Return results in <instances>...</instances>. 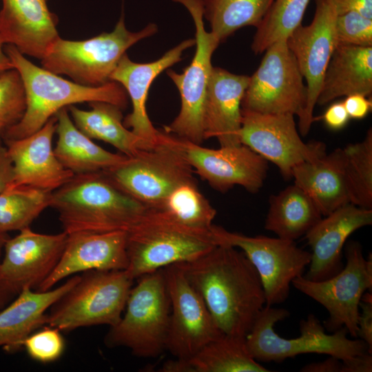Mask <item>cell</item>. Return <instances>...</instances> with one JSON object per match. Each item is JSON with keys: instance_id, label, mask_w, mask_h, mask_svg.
<instances>
[{"instance_id": "836d02e7", "label": "cell", "mask_w": 372, "mask_h": 372, "mask_svg": "<svg viewBox=\"0 0 372 372\" xmlns=\"http://www.w3.org/2000/svg\"><path fill=\"white\" fill-rule=\"evenodd\" d=\"M51 192L20 186L0 194V231L7 233L30 227L50 206Z\"/></svg>"}, {"instance_id": "4fadbf2b", "label": "cell", "mask_w": 372, "mask_h": 372, "mask_svg": "<svg viewBox=\"0 0 372 372\" xmlns=\"http://www.w3.org/2000/svg\"><path fill=\"white\" fill-rule=\"evenodd\" d=\"M265 52L259 67L249 76L242 110L299 117L306 105L307 89L287 40L273 43Z\"/></svg>"}, {"instance_id": "f35d334b", "label": "cell", "mask_w": 372, "mask_h": 372, "mask_svg": "<svg viewBox=\"0 0 372 372\" xmlns=\"http://www.w3.org/2000/svg\"><path fill=\"white\" fill-rule=\"evenodd\" d=\"M22 347L32 359L49 363L61 356L65 342L59 329L48 326L28 335L23 341Z\"/></svg>"}, {"instance_id": "30bf717a", "label": "cell", "mask_w": 372, "mask_h": 372, "mask_svg": "<svg viewBox=\"0 0 372 372\" xmlns=\"http://www.w3.org/2000/svg\"><path fill=\"white\" fill-rule=\"evenodd\" d=\"M346 264L335 276L321 281H313L303 276L291 285L301 293L322 304L329 318L323 322L331 332L344 327L348 333L357 338L360 302L363 294L372 289V257L363 255L358 241L349 240L344 246Z\"/></svg>"}, {"instance_id": "8d00e7d4", "label": "cell", "mask_w": 372, "mask_h": 372, "mask_svg": "<svg viewBox=\"0 0 372 372\" xmlns=\"http://www.w3.org/2000/svg\"><path fill=\"white\" fill-rule=\"evenodd\" d=\"M26 108L23 84L15 69L0 75V138L23 117Z\"/></svg>"}, {"instance_id": "e0dca14e", "label": "cell", "mask_w": 372, "mask_h": 372, "mask_svg": "<svg viewBox=\"0 0 372 372\" xmlns=\"http://www.w3.org/2000/svg\"><path fill=\"white\" fill-rule=\"evenodd\" d=\"M316 4L311 23L300 25L287 39L307 83V103L298 117V131L303 136L309 133L314 121V107L324 74L337 46L335 23L338 14L331 1L316 0Z\"/></svg>"}, {"instance_id": "9c48e42d", "label": "cell", "mask_w": 372, "mask_h": 372, "mask_svg": "<svg viewBox=\"0 0 372 372\" xmlns=\"http://www.w3.org/2000/svg\"><path fill=\"white\" fill-rule=\"evenodd\" d=\"M103 172L148 209L157 207L178 185L196 180L194 169L174 144L172 135L164 130H159L152 148L140 149Z\"/></svg>"}, {"instance_id": "bcb514c9", "label": "cell", "mask_w": 372, "mask_h": 372, "mask_svg": "<svg viewBox=\"0 0 372 372\" xmlns=\"http://www.w3.org/2000/svg\"><path fill=\"white\" fill-rule=\"evenodd\" d=\"M342 360L333 357L318 362H313L304 366L302 372H341Z\"/></svg>"}, {"instance_id": "f6af8a7d", "label": "cell", "mask_w": 372, "mask_h": 372, "mask_svg": "<svg viewBox=\"0 0 372 372\" xmlns=\"http://www.w3.org/2000/svg\"><path fill=\"white\" fill-rule=\"evenodd\" d=\"M371 353L366 352L342 360L341 372H371Z\"/></svg>"}, {"instance_id": "7c38bea8", "label": "cell", "mask_w": 372, "mask_h": 372, "mask_svg": "<svg viewBox=\"0 0 372 372\" xmlns=\"http://www.w3.org/2000/svg\"><path fill=\"white\" fill-rule=\"evenodd\" d=\"M217 245L240 248L256 269L265 291L266 305L284 302L291 282L303 276L311 262V252L298 247L295 241L278 237L249 236L213 225Z\"/></svg>"}, {"instance_id": "5b68a950", "label": "cell", "mask_w": 372, "mask_h": 372, "mask_svg": "<svg viewBox=\"0 0 372 372\" xmlns=\"http://www.w3.org/2000/svg\"><path fill=\"white\" fill-rule=\"evenodd\" d=\"M137 280L121 318L110 327L104 342L107 347L128 348L138 357L156 358L166 350L171 311L163 268Z\"/></svg>"}, {"instance_id": "681fc988", "label": "cell", "mask_w": 372, "mask_h": 372, "mask_svg": "<svg viewBox=\"0 0 372 372\" xmlns=\"http://www.w3.org/2000/svg\"><path fill=\"white\" fill-rule=\"evenodd\" d=\"M7 233L0 231V262H1V256L3 248L6 244V240L8 239Z\"/></svg>"}, {"instance_id": "7402d4cb", "label": "cell", "mask_w": 372, "mask_h": 372, "mask_svg": "<svg viewBox=\"0 0 372 372\" xmlns=\"http://www.w3.org/2000/svg\"><path fill=\"white\" fill-rule=\"evenodd\" d=\"M195 44V39L185 40L156 61L145 63L132 61L125 53L110 75V80L121 84L131 99L132 111L123 120L124 125L131 128L149 148L156 143L159 132L153 126L146 110L150 85L162 72L182 59L186 49Z\"/></svg>"}, {"instance_id": "c3c4849f", "label": "cell", "mask_w": 372, "mask_h": 372, "mask_svg": "<svg viewBox=\"0 0 372 372\" xmlns=\"http://www.w3.org/2000/svg\"><path fill=\"white\" fill-rule=\"evenodd\" d=\"M4 42L0 37V75L5 72L13 69L12 63L5 52Z\"/></svg>"}, {"instance_id": "e575fe53", "label": "cell", "mask_w": 372, "mask_h": 372, "mask_svg": "<svg viewBox=\"0 0 372 372\" xmlns=\"http://www.w3.org/2000/svg\"><path fill=\"white\" fill-rule=\"evenodd\" d=\"M344 176L351 203L372 209V130L364 138L342 148Z\"/></svg>"}, {"instance_id": "cb8c5ba5", "label": "cell", "mask_w": 372, "mask_h": 372, "mask_svg": "<svg viewBox=\"0 0 372 372\" xmlns=\"http://www.w3.org/2000/svg\"><path fill=\"white\" fill-rule=\"evenodd\" d=\"M249 76L212 68L205 104V139L216 138L220 147L241 145V104Z\"/></svg>"}, {"instance_id": "484cf974", "label": "cell", "mask_w": 372, "mask_h": 372, "mask_svg": "<svg viewBox=\"0 0 372 372\" xmlns=\"http://www.w3.org/2000/svg\"><path fill=\"white\" fill-rule=\"evenodd\" d=\"M291 178L312 199L322 216L351 203L342 148L297 165L292 169Z\"/></svg>"}, {"instance_id": "ffe728a7", "label": "cell", "mask_w": 372, "mask_h": 372, "mask_svg": "<svg viewBox=\"0 0 372 372\" xmlns=\"http://www.w3.org/2000/svg\"><path fill=\"white\" fill-rule=\"evenodd\" d=\"M127 240V233L123 231L68 234L58 263L36 291L50 290L59 281L79 272L126 269Z\"/></svg>"}, {"instance_id": "b9f144b4", "label": "cell", "mask_w": 372, "mask_h": 372, "mask_svg": "<svg viewBox=\"0 0 372 372\" xmlns=\"http://www.w3.org/2000/svg\"><path fill=\"white\" fill-rule=\"evenodd\" d=\"M338 15L356 12L372 19V0H331Z\"/></svg>"}, {"instance_id": "ab89813d", "label": "cell", "mask_w": 372, "mask_h": 372, "mask_svg": "<svg viewBox=\"0 0 372 372\" xmlns=\"http://www.w3.org/2000/svg\"><path fill=\"white\" fill-rule=\"evenodd\" d=\"M357 338L364 340L372 349V295L366 291L360 302Z\"/></svg>"}, {"instance_id": "d6a6232c", "label": "cell", "mask_w": 372, "mask_h": 372, "mask_svg": "<svg viewBox=\"0 0 372 372\" xmlns=\"http://www.w3.org/2000/svg\"><path fill=\"white\" fill-rule=\"evenodd\" d=\"M203 16L220 42L245 26L261 23L273 0H202Z\"/></svg>"}, {"instance_id": "ba28073f", "label": "cell", "mask_w": 372, "mask_h": 372, "mask_svg": "<svg viewBox=\"0 0 372 372\" xmlns=\"http://www.w3.org/2000/svg\"><path fill=\"white\" fill-rule=\"evenodd\" d=\"M126 270H91L49 309L46 324L59 331L112 327L121 318L133 281Z\"/></svg>"}, {"instance_id": "d590c367", "label": "cell", "mask_w": 372, "mask_h": 372, "mask_svg": "<svg viewBox=\"0 0 372 372\" xmlns=\"http://www.w3.org/2000/svg\"><path fill=\"white\" fill-rule=\"evenodd\" d=\"M310 0H273L267 13L256 27L251 44L255 54L264 52L271 45L287 40L300 25Z\"/></svg>"}, {"instance_id": "6da1fadb", "label": "cell", "mask_w": 372, "mask_h": 372, "mask_svg": "<svg viewBox=\"0 0 372 372\" xmlns=\"http://www.w3.org/2000/svg\"><path fill=\"white\" fill-rule=\"evenodd\" d=\"M178 265L219 330L245 338L266 305L260 278L246 255L236 247L218 245L202 256Z\"/></svg>"}, {"instance_id": "83f0119b", "label": "cell", "mask_w": 372, "mask_h": 372, "mask_svg": "<svg viewBox=\"0 0 372 372\" xmlns=\"http://www.w3.org/2000/svg\"><path fill=\"white\" fill-rule=\"evenodd\" d=\"M54 116L57 135L54 147L55 156L74 175L107 170L127 157L107 151L94 143L76 127L67 107L62 108Z\"/></svg>"}, {"instance_id": "7dc6e473", "label": "cell", "mask_w": 372, "mask_h": 372, "mask_svg": "<svg viewBox=\"0 0 372 372\" xmlns=\"http://www.w3.org/2000/svg\"><path fill=\"white\" fill-rule=\"evenodd\" d=\"M161 369L164 372H193L188 360L178 358L167 361Z\"/></svg>"}, {"instance_id": "2e32d148", "label": "cell", "mask_w": 372, "mask_h": 372, "mask_svg": "<svg viewBox=\"0 0 372 372\" xmlns=\"http://www.w3.org/2000/svg\"><path fill=\"white\" fill-rule=\"evenodd\" d=\"M163 270L171 304L166 350L176 358L189 360L223 333L180 266L174 264Z\"/></svg>"}, {"instance_id": "d6986e66", "label": "cell", "mask_w": 372, "mask_h": 372, "mask_svg": "<svg viewBox=\"0 0 372 372\" xmlns=\"http://www.w3.org/2000/svg\"><path fill=\"white\" fill-rule=\"evenodd\" d=\"M56 125L54 116L34 134L4 141L13 165V177L7 190L30 186L52 192L74 175L55 156L52 140Z\"/></svg>"}, {"instance_id": "4dcf8cb0", "label": "cell", "mask_w": 372, "mask_h": 372, "mask_svg": "<svg viewBox=\"0 0 372 372\" xmlns=\"http://www.w3.org/2000/svg\"><path fill=\"white\" fill-rule=\"evenodd\" d=\"M189 360L193 372H269L250 354L245 338L222 334Z\"/></svg>"}, {"instance_id": "1f68e13d", "label": "cell", "mask_w": 372, "mask_h": 372, "mask_svg": "<svg viewBox=\"0 0 372 372\" xmlns=\"http://www.w3.org/2000/svg\"><path fill=\"white\" fill-rule=\"evenodd\" d=\"M176 223L192 229L209 230L216 209L199 190L196 180L173 189L156 208L149 209Z\"/></svg>"}, {"instance_id": "8fae6325", "label": "cell", "mask_w": 372, "mask_h": 372, "mask_svg": "<svg viewBox=\"0 0 372 372\" xmlns=\"http://www.w3.org/2000/svg\"><path fill=\"white\" fill-rule=\"evenodd\" d=\"M182 4L190 13L196 28V52L190 64L180 74L168 70L167 74L180 96L178 116L164 131L192 143L201 145L204 136V110L212 71L211 56L220 43L203 22L202 0H172Z\"/></svg>"}, {"instance_id": "52a82bcc", "label": "cell", "mask_w": 372, "mask_h": 372, "mask_svg": "<svg viewBox=\"0 0 372 372\" xmlns=\"http://www.w3.org/2000/svg\"><path fill=\"white\" fill-rule=\"evenodd\" d=\"M217 243L209 230L187 227L149 209L127 232V267L134 280L169 265L192 261Z\"/></svg>"}, {"instance_id": "603a6c76", "label": "cell", "mask_w": 372, "mask_h": 372, "mask_svg": "<svg viewBox=\"0 0 372 372\" xmlns=\"http://www.w3.org/2000/svg\"><path fill=\"white\" fill-rule=\"evenodd\" d=\"M48 0H1L0 37L21 54L41 59L59 35Z\"/></svg>"}, {"instance_id": "9a60e30c", "label": "cell", "mask_w": 372, "mask_h": 372, "mask_svg": "<svg viewBox=\"0 0 372 372\" xmlns=\"http://www.w3.org/2000/svg\"><path fill=\"white\" fill-rule=\"evenodd\" d=\"M239 138L241 144L271 161L285 178H291L297 165L315 161L326 154L320 141L304 143L289 114H260L242 110Z\"/></svg>"}, {"instance_id": "60d3db41", "label": "cell", "mask_w": 372, "mask_h": 372, "mask_svg": "<svg viewBox=\"0 0 372 372\" xmlns=\"http://www.w3.org/2000/svg\"><path fill=\"white\" fill-rule=\"evenodd\" d=\"M342 102L350 118H364L372 107L371 99L360 94L347 96Z\"/></svg>"}, {"instance_id": "3957f363", "label": "cell", "mask_w": 372, "mask_h": 372, "mask_svg": "<svg viewBox=\"0 0 372 372\" xmlns=\"http://www.w3.org/2000/svg\"><path fill=\"white\" fill-rule=\"evenodd\" d=\"M4 49L21 78L26 98L23 117L6 132L4 141L34 134L60 110L76 103L103 101L122 110L127 105L128 95L116 81L95 87L83 85L35 65L12 45H6Z\"/></svg>"}, {"instance_id": "277c9868", "label": "cell", "mask_w": 372, "mask_h": 372, "mask_svg": "<svg viewBox=\"0 0 372 372\" xmlns=\"http://www.w3.org/2000/svg\"><path fill=\"white\" fill-rule=\"evenodd\" d=\"M283 308L265 305L256 318L245 343L251 356L258 362H280L300 354H327L341 360L369 352L372 349L362 340L347 338L344 327L328 334L323 324L312 313L300 322V335L286 339L279 335L274 326L289 316Z\"/></svg>"}, {"instance_id": "7bdbcfd3", "label": "cell", "mask_w": 372, "mask_h": 372, "mask_svg": "<svg viewBox=\"0 0 372 372\" xmlns=\"http://www.w3.org/2000/svg\"><path fill=\"white\" fill-rule=\"evenodd\" d=\"M349 119L350 117L343 102L331 104L323 114V120L326 125L334 130L343 128Z\"/></svg>"}, {"instance_id": "f1b7e54d", "label": "cell", "mask_w": 372, "mask_h": 372, "mask_svg": "<svg viewBox=\"0 0 372 372\" xmlns=\"http://www.w3.org/2000/svg\"><path fill=\"white\" fill-rule=\"evenodd\" d=\"M89 105V110L74 105L67 107L74 125L87 136L107 143L127 156H134L140 149H150L124 125L120 107L103 101H92Z\"/></svg>"}, {"instance_id": "8992f818", "label": "cell", "mask_w": 372, "mask_h": 372, "mask_svg": "<svg viewBox=\"0 0 372 372\" xmlns=\"http://www.w3.org/2000/svg\"><path fill=\"white\" fill-rule=\"evenodd\" d=\"M154 23L138 32L125 26L123 15L114 29L83 41L66 40L59 37L41 59L43 68L56 74L68 76L86 86H100L109 81L126 50L141 39L157 32Z\"/></svg>"}, {"instance_id": "4316f807", "label": "cell", "mask_w": 372, "mask_h": 372, "mask_svg": "<svg viewBox=\"0 0 372 372\" xmlns=\"http://www.w3.org/2000/svg\"><path fill=\"white\" fill-rule=\"evenodd\" d=\"M372 94V47L337 45L325 70L316 104L340 96Z\"/></svg>"}, {"instance_id": "ac0fdd59", "label": "cell", "mask_w": 372, "mask_h": 372, "mask_svg": "<svg viewBox=\"0 0 372 372\" xmlns=\"http://www.w3.org/2000/svg\"><path fill=\"white\" fill-rule=\"evenodd\" d=\"M171 135L189 165L214 189L225 192L239 185L255 193L262 187L268 161L248 147L241 144L211 149Z\"/></svg>"}, {"instance_id": "d4e9b609", "label": "cell", "mask_w": 372, "mask_h": 372, "mask_svg": "<svg viewBox=\"0 0 372 372\" xmlns=\"http://www.w3.org/2000/svg\"><path fill=\"white\" fill-rule=\"evenodd\" d=\"M79 278L80 276L75 275L61 286L45 291L23 289L0 311V347L11 351L21 348L28 335L46 324L47 310Z\"/></svg>"}, {"instance_id": "7a4b0ae2", "label": "cell", "mask_w": 372, "mask_h": 372, "mask_svg": "<svg viewBox=\"0 0 372 372\" xmlns=\"http://www.w3.org/2000/svg\"><path fill=\"white\" fill-rule=\"evenodd\" d=\"M59 214L63 231L127 233L149 209L118 187L103 172L75 174L51 194L50 206Z\"/></svg>"}, {"instance_id": "74e56055", "label": "cell", "mask_w": 372, "mask_h": 372, "mask_svg": "<svg viewBox=\"0 0 372 372\" xmlns=\"http://www.w3.org/2000/svg\"><path fill=\"white\" fill-rule=\"evenodd\" d=\"M335 34L337 45L372 47V19L356 12L338 15Z\"/></svg>"}, {"instance_id": "44dd1931", "label": "cell", "mask_w": 372, "mask_h": 372, "mask_svg": "<svg viewBox=\"0 0 372 372\" xmlns=\"http://www.w3.org/2000/svg\"><path fill=\"white\" fill-rule=\"evenodd\" d=\"M372 224V209L352 203L339 207L321 218L304 235L311 249L309 269L303 276L310 280L328 279L343 267L342 249L355 231Z\"/></svg>"}, {"instance_id": "ee69618b", "label": "cell", "mask_w": 372, "mask_h": 372, "mask_svg": "<svg viewBox=\"0 0 372 372\" xmlns=\"http://www.w3.org/2000/svg\"><path fill=\"white\" fill-rule=\"evenodd\" d=\"M13 177V165L6 145L0 139V194L10 187Z\"/></svg>"}, {"instance_id": "f546056e", "label": "cell", "mask_w": 372, "mask_h": 372, "mask_svg": "<svg viewBox=\"0 0 372 372\" xmlns=\"http://www.w3.org/2000/svg\"><path fill=\"white\" fill-rule=\"evenodd\" d=\"M269 204L265 228L282 239L295 241L322 218L312 199L295 184L271 196Z\"/></svg>"}, {"instance_id": "5bb4252c", "label": "cell", "mask_w": 372, "mask_h": 372, "mask_svg": "<svg viewBox=\"0 0 372 372\" xmlns=\"http://www.w3.org/2000/svg\"><path fill=\"white\" fill-rule=\"evenodd\" d=\"M68 234H44L28 227L4 245L0 262V309H3L25 289L37 290L58 263Z\"/></svg>"}]
</instances>
